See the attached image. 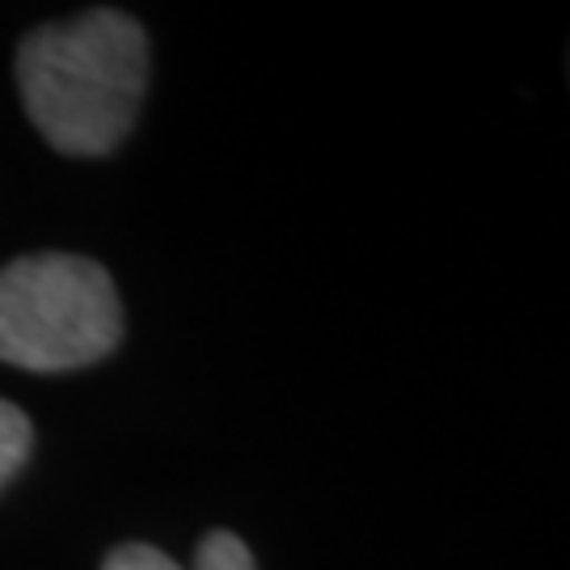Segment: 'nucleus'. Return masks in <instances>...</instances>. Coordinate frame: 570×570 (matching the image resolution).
Segmentation results:
<instances>
[{
    "instance_id": "1",
    "label": "nucleus",
    "mask_w": 570,
    "mask_h": 570,
    "mask_svg": "<svg viewBox=\"0 0 570 570\" xmlns=\"http://www.w3.org/2000/svg\"><path fill=\"white\" fill-rule=\"evenodd\" d=\"M18 85L42 140L68 157L115 153L148 89V39L119 9L39 26L18 47Z\"/></svg>"
},
{
    "instance_id": "4",
    "label": "nucleus",
    "mask_w": 570,
    "mask_h": 570,
    "mask_svg": "<svg viewBox=\"0 0 570 570\" xmlns=\"http://www.w3.org/2000/svg\"><path fill=\"white\" fill-rule=\"evenodd\" d=\"M30 444H35L30 419H26L13 402H4V397H0V487H4V482L26 465Z\"/></svg>"
},
{
    "instance_id": "3",
    "label": "nucleus",
    "mask_w": 570,
    "mask_h": 570,
    "mask_svg": "<svg viewBox=\"0 0 570 570\" xmlns=\"http://www.w3.org/2000/svg\"><path fill=\"white\" fill-rule=\"evenodd\" d=\"M102 570H183L169 553L153 550V546H119L102 562ZM195 570H258L254 567V553L245 546L237 532H207L195 553Z\"/></svg>"
},
{
    "instance_id": "2",
    "label": "nucleus",
    "mask_w": 570,
    "mask_h": 570,
    "mask_svg": "<svg viewBox=\"0 0 570 570\" xmlns=\"http://www.w3.org/2000/svg\"><path fill=\"white\" fill-rule=\"evenodd\" d=\"M122 338L115 279L81 254H26L0 266V360L30 372L98 364Z\"/></svg>"
}]
</instances>
